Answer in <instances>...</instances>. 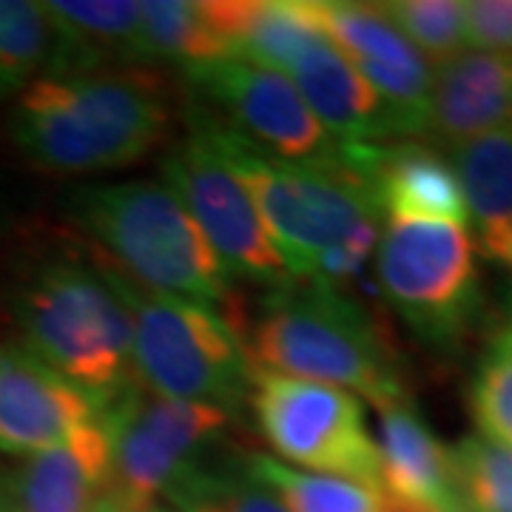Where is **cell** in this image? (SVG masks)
Masks as SVG:
<instances>
[{"label": "cell", "mask_w": 512, "mask_h": 512, "mask_svg": "<svg viewBox=\"0 0 512 512\" xmlns=\"http://www.w3.org/2000/svg\"><path fill=\"white\" fill-rule=\"evenodd\" d=\"M52 29L40 3L0 0V97L20 94L49 66Z\"/></svg>", "instance_id": "cell-23"}, {"label": "cell", "mask_w": 512, "mask_h": 512, "mask_svg": "<svg viewBox=\"0 0 512 512\" xmlns=\"http://www.w3.org/2000/svg\"><path fill=\"white\" fill-rule=\"evenodd\" d=\"M376 6L427 63H436V69L467 46L464 3L458 0H387Z\"/></svg>", "instance_id": "cell-24"}, {"label": "cell", "mask_w": 512, "mask_h": 512, "mask_svg": "<svg viewBox=\"0 0 512 512\" xmlns=\"http://www.w3.org/2000/svg\"><path fill=\"white\" fill-rule=\"evenodd\" d=\"M168 97L157 74L114 69L35 77L12 111L18 148L52 174L126 168L160 146Z\"/></svg>", "instance_id": "cell-2"}, {"label": "cell", "mask_w": 512, "mask_h": 512, "mask_svg": "<svg viewBox=\"0 0 512 512\" xmlns=\"http://www.w3.org/2000/svg\"><path fill=\"white\" fill-rule=\"evenodd\" d=\"M453 171L476 228V251L512 268V126L453 148Z\"/></svg>", "instance_id": "cell-20"}, {"label": "cell", "mask_w": 512, "mask_h": 512, "mask_svg": "<svg viewBox=\"0 0 512 512\" xmlns=\"http://www.w3.org/2000/svg\"><path fill=\"white\" fill-rule=\"evenodd\" d=\"M379 512H439L436 507H424V504H413V501H402L396 495L382 493L379 498Z\"/></svg>", "instance_id": "cell-29"}, {"label": "cell", "mask_w": 512, "mask_h": 512, "mask_svg": "<svg viewBox=\"0 0 512 512\" xmlns=\"http://www.w3.org/2000/svg\"><path fill=\"white\" fill-rule=\"evenodd\" d=\"M100 421L109 439L106 504L114 512H154L197 467L231 413L214 404L160 399L137 382L100 410Z\"/></svg>", "instance_id": "cell-8"}, {"label": "cell", "mask_w": 512, "mask_h": 512, "mask_svg": "<svg viewBox=\"0 0 512 512\" xmlns=\"http://www.w3.org/2000/svg\"><path fill=\"white\" fill-rule=\"evenodd\" d=\"M242 470L291 512H379L382 490L353 478L296 470L271 456H251Z\"/></svg>", "instance_id": "cell-22"}, {"label": "cell", "mask_w": 512, "mask_h": 512, "mask_svg": "<svg viewBox=\"0 0 512 512\" xmlns=\"http://www.w3.org/2000/svg\"><path fill=\"white\" fill-rule=\"evenodd\" d=\"M168 498L180 512H291L245 470H205L200 464L168 490Z\"/></svg>", "instance_id": "cell-26"}, {"label": "cell", "mask_w": 512, "mask_h": 512, "mask_svg": "<svg viewBox=\"0 0 512 512\" xmlns=\"http://www.w3.org/2000/svg\"><path fill=\"white\" fill-rule=\"evenodd\" d=\"M109 487V439L100 416L72 439L23 458L6 487L9 512H100Z\"/></svg>", "instance_id": "cell-14"}, {"label": "cell", "mask_w": 512, "mask_h": 512, "mask_svg": "<svg viewBox=\"0 0 512 512\" xmlns=\"http://www.w3.org/2000/svg\"><path fill=\"white\" fill-rule=\"evenodd\" d=\"M322 35L382 100L393 137L427 131L433 66L399 35L376 3L308 0Z\"/></svg>", "instance_id": "cell-12"}, {"label": "cell", "mask_w": 512, "mask_h": 512, "mask_svg": "<svg viewBox=\"0 0 512 512\" xmlns=\"http://www.w3.org/2000/svg\"><path fill=\"white\" fill-rule=\"evenodd\" d=\"M285 77L336 143H379L393 137L382 100L328 37H316Z\"/></svg>", "instance_id": "cell-16"}, {"label": "cell", "mask_w": 512, "mask_h": 512, "mask_svg": "<svg viewBox=\"0 0 512 512\" xmlns=\"http://www.w3.org/2000/svg\"><path fill=\"white\" fill-rule=\"evenodd\" d=\"M458 501L476 512H512V450L484 436L450 447Z\"/></svg>", "instance_id": "cell-25"}, {"label": "cell", "mask_w": 512, "mask_h": 512, "mask_svg": "<svg viewBox=\"0 0 512 512\" xmlns=\"http://www.w3.org/2000/svg\"><path fill=\"white\" fill-rule=\"evenodd\" d=\"M464 23L467 46L512 57V0H470L464 3Z\"/></svg>", "instance_id": "cell-28"}, {"label": "cell", "mask_w": 512, "mask_h": 512, "mask_svg": "<svg viewBox=\"0 0 512 512\" xmlns=\"http://www.w3.org/2000/svg\"><path fill=\"white\" fill-rule=\"evenodd\" d=\"M248 402L274 453L311 473L379 487V450L362 399L328 384L254 370Z\"/></svg>", "instance_id": "cell-9"}, {"label": "cell", "mask_w": 512, "mask_h": 512, "mask_svg": "<svg viewBox=\"0 0 512 512\" xmlns=\"http://www.w3.org/2000/svg\"><path fill=\"white\" fill-rule=\"evenodd\" d=\"M228 57L208 26L200 3L146 0L140 3V63H171L183 72Z\"/></svg>", "instance_id": "cell-21"}, {"label": "cell", "mask_w": 512, "mask_h": 512, "mask_svg": "<svg viewBox=\"0 0 512 512\" xmlns=\"http://www.w3.org/2000/svg\"><path fill=\"white\" fill-rule=\"evenodd\" d=\"M100 512H114V510H111L109 504H103V507H100Z\"/></svg>", "instance_id": "cell-31"}, {"label": "cell", "mask_w": 512, "mask_h": 512, "mask_svg": "<svg viewBox=\"0 0 512 512\" xmlns=\"http://www.w3.org/2000/svg\"><path fill=\"white\" fill-rule=\"evenodd\" d=\"M512 126V57L461 52L433 69L427 131L456 148Z\"/></svg>", "instance_id": "cell-18"}, {"label": "cell", "mask_w": 512, "mask_h": 512, "mask_svg": "<svg viewBox=\"0 0 512 512\" xmlns=\"http://www.w3.org/2000/svg\"><path fill=\"white\" fill-rule=\"evenodd\" d=\"M74 217L131 285L202 305L231 299L220 259L168 185H94L74 197Z\"/></svg>", "instance_id": "cell-5"}, {"label": "cell", "mask_w": 512, "mask_h": 512, "mask_svg": "<svg viewBox=\"0 0 512 512\" xmlns=\"http://www.w3.org/2000/svg\"><path fill=\"white\" fill-rule=\"evenodd\" d=\"M367 180L387 222H447L467 228V205L453 163L421 143H376Z\"/></svg>", "instance_id": "cell-17"}, {"label": "cell", "mask_w": 512, "mask_h": 512, "mask_svg": "<svg viewBox=\"0 0 512 512\" xmlns=\"http://www.w3.org/2000/svg\"><path fill=\"white\" fill-rule=\"evenodd\" d=\"M183 74L205 103L202 111L259 151L291 163H339L342 143L322 128L285 74L242 57H222Z\"/></svg>", "instance_id": "cell-11"}, {"label": "cell", "mask_w": 512, "mask_h": 512, "mask_svg": "<svg viewBox=\"0 0 512 512\" xmlns=\"http://www.w3.org/2000/svg\"><path fill=\"white\" fill-rule=\"evenodd\" d=\"M15 311L26 350L100 410L137 384L131 316L106 268L55 259L23 285Z\"/></svg>", "instance_id": "cell-3"}, {"label": "cell", "mask_w": 512, "mask_h": 512, "mask_svg": "<svg viewBox=\"0 0 512 512\" xmlns=\"http://www.w3.org/2000/svg\"><path fill=\"white\" fill-rule=\"evenodd\" d=\"M163 180L197 222L225 274L265 288L293 282L251 191L202 128L191 126L188 140L165 154Z\"/></svg>", "instance_id": "cell-10"}, {"label": "cell", "mask_w": 512, "mask_h": 512, "mask_svg": "<svg viewBox=\"0 0 512 512\" xmlns=\"http://www.w3.org/2000/svg\"><path fill=\"white\" fill-rule=\"evenodd\" d=\"M225 319L251 370L339 387L376 410L410 404L390 342L345 291L293 279Z\"/></svg>", "instance_id": "cell-1"}, {"label": "cell", "mask_w": 512, "mask_h": 512, "mask_svg": "<svg viewBox=\"0 0 512 512\" xmlns=\"http://www.w3.org/2000/svg\"><path fill=\"white\" fill-rule=\"evenodd\" d=\"M191 126L202 128L217 143L251 191L293 279H308L325 251L382 220L367 180L342 163V157L339 163L322 165L279 160L245 143L202 109L191 117Z\"/></svg>", "instance_id": "cell-4"}, {"label": "cell", "mask_w": 512, "mask_h": 512, "mask_svg": "<svg viewBox=\"0 0 512 512\" xmlns=\"http://www.w3.org/2000/svg\"><path fill=\"white\" fill-rule=\"evenodd\" d=\"M376 271L384 299L421 342L458 348L481 313V271L467 228L447 222H387Z\"/></svg>", "instance_id": "cell-7"}, {"label": "cell", "mask_w": 512, "mask_h": 512, "mask_svg": "<svg viewBox=\"0 0 512 512\" xmlns=\"http://www.w3.org/2000/svg\"><path fill=\"white\" fill-rule=\"evenodd\" d=\"M52 29L46 74L143 69L140 3L131 0H49L40 3Z\"/></svg>", "instance_id": "cell-15"}, {"label": "cell", "mask_w": 512, "mask_h": 512, "mask_svg": "<svg viewBox=\"0 0 512 512\" xmlns=\"http://www.w3.org/2000/svg\"><path fill=\"white\" fill-rule=\"evenodd\" d=\"M154 512H163V510H160V507H157V510H154Z\"/></svg>", "instance_id": "cell-32"}, {"label": "cell", "mask_w": 512, "mask_h": 512, "mask_svg": "<svg viewBox=\"0 0 512 512\" xmlns=\"http://www.w3.org/2000/svg\"><path fill=\"white\" fill-rule=\"evenodd\" d=\"M134 328V376L148 393L174 402L234 410L248 399L251 362L225 313L131 285L111 271Z\"/></svg>", "instance_id": "cell-6"}, {"label": "cell", "mask_w": 512, "mask_h": 512, "mask_svg": "<svg viewBox=\"0 0 512 512\" xmlns=\"http://www.w3.org/2000/svg\"><path fill=\"white\" fill-rule=\"evenodd\" d=\"M470 410L484 439L512 450V325L495 333L478 362Z\"/></svg>", "instance_id": "cell-27"}, {"label": "cell", "mask_w": 512, "mask_h": 512, "mask_svg": "<svg viewBox=\"0 0 512 512\" xmlns=\"http://www.w3.org/2000/svg\"><path fill=\"white\" fill-rule=\"evenodd\" d=\"M379 490L444 510L456 501L450 447H444L410 404L379 410Z\"/></svg>", "instance_id": "cell-19"}, {"label": "cell", "mask_w": 512, "mask_h": 512, "mask_svg": "<svg viewBox=\"0 0 512 512\" xmlns=\"http://www.w3.org/2000/svg\"><path fill=\"white\" fill-rule=\"evenodd\" d=\"M100 407L35 353L0 345V450L35 456L72 439Z\"/></svg>", "instance_id": "cell-13"}, {"label": "cell", "mask_w": 512, "mask_h": 512, "mask_svg": "<svg viewBox=\"0 0 512 512\" xmlns=\"http://www.w3.org/2000/svg\"><path fill=\"white\" fill-rule=\"evenodd\" d=\"M439 512H476V510H473V507H467L464 501H458V495H456V501H450V504Z\"/></svg>", "instance_id": "cell-30"}]
</instances>
